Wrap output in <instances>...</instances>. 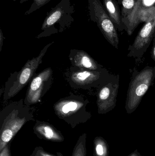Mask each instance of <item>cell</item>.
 <instances>
[{"label": "cell", "mask_w": 155, "mask_h": 156, "mask_svg": "<svg viewBox=\"0 0 155 156\" xmlns=\"http://www.w3.org/2000/svg\"><path fill=\"white\" fill-rule=\"evenodd\" d=\"M63 12V10L61 7H56L52 10L45 19L42 26V30L48 28L56 23L61 19Z\"/></svg>", "instance_id": "13"}, {"label": "cell", "mask_w": 155, "mask_h": 156, "mask_svg": "<svg viewBox=\"0 0 155 156\" xmlns=\"http://www.w3.org/2000/svg\"><path fill=\"white\" fill-rule=\"evenodd\" d=\"M89 3L91 18L97 23L107 42L115 48L118 49L119 39L116 28L100 0H89Z\"/></svg>", "instance_id": "6"}, {"label": "cell", "mask_w": 155, "mask_h": 156, "mask_svg": "<svg viewBox=\"0 0 155 156\" xmlns=\"http://www.w3.org/2000/svg\"><path fill=\"white\" fill-rule=\"evenodd\" d=\"M86 134H83L78 138L72 156H86Z\"/></svg>", "instance_id": "14"}, {"label": "cell", "mask_w": 155, "mask_h": 156, "mask_svg": "<svg viewBox=\"0 0 155 156\" xmlns=\"http://www.w3.org/2000/svg\"><path fill=\"white\" fill-rule=\"evenodd\" d=\"M30 156H63L60 153H56V155L48 153L42 147H37L35 148Z\"/></svg>", "instance_id": "16"}, {"label": "cell", "mask_w": 155, "mask_h": 156, "mask_svg": "<svg viewBox=\"0 0 155 156\" xmlns=\"http://www.w3.org/2000/svg\"><path fill=\"white\" fill-rule=\"evenodd\" d=\"M137 0H123L122 4V21L129 14L134 7Z\"/></svg>", "instance_id": "15"}, {"label": "cell", "mask_w": 155, "mask_h": 156, "mask_svg": "<svg viewBox=\"0 0 155 156\" xmlns=\"http://www.w3.org/2000/svg\"><path fill=\"white\" fill-rule=\"evenodd\" d=\"M151 56H152L153 60L155 62V32L153 40V47H152V51H151Z\"/></svg>", "instance_id": "20"}, {"label": "cell", "mask_w": 155, "mask_h": 156, "mask_svg": "<svg viewBox=\"0 0 155 156\" xmlns=\"http://www.w3.org/2000/svg\"><path fill=\"white\" fill-rule=\"evenodd\" d=\"M10 145L11 142L7 144L2 150L0 151V156H11Z\"/></svg>", "instance_id": "18"}, {"label": "cell", "mask_w": 155, "mask_h": 156, "mask_svg": "<svg viewBox=\"0 0 155 156\" xmlns=\"http://www.w3.org/2000/svg\"><path fill=\"white\" fill-rule=\"evenodd\" d=\"M0 31H1V36H0V39H1V48H0V49H1V50L0 51H1V50H2V46L3 44V42L4 40V37L2 33V30H0Z\"/></svg>", "instance_id": "22"}, {"label": "cell", "mask_w": 155, "mask_h": 156, "mask_svg": "<svg viewBox=\"0 0 155 156\" xmlns=\"http://www.w3.org/2000/svg\"><path fill=\"white\" fill-rule=\"evenodd\" d=\"M52 82V70L48 68L38 74L32 80L28 87L24 104L29 106L41 101Z\"/></svg>", "instance_id": "9"}, {"label": "cell", "mask_w": 155, "mask_h": 156, "mask_svg": "<svg viewBox=\"0 0 155 156\" xmlns=\"http://www.w3.org/2000/svg\"><path fill=\"white\" fill-rule=\"evenodd\" d=\"M155 32V7H150L146 24L139 31L133 43L128 48L127 56L136 59L142 58L153 40Z\"/></svg>", "instance_id": "7"}, {"label": "cell", "mask_w": 155, "mask_h": 156, "mask_svg": "<svg viewBox=\"0 0 155 156\" xmlns=\"http://www.w3.org/2000/svg\"><path fill=\"white\" fill-rule=\"evenodd\" d=\"M155 79V66H146L133 74L127 90L125 108L127 113L133 112L139 106L144 95L153 85Z\"/></svg>", "instance_id": "3"}, {"label": "cell", "mask_w": 155, "mask_h": 156, "mask_svg": "<svg viewBox=\"0 0 155 156\" xmlns=\"http://www.w3.org/2000/svg\"><path fill=\"white\" fill-rule=\"evenodd\" d=\"M33 132L39 139L56 143H61L65 140L60 131L46 122L36 121L33 127Z\"/></svg>", "instance_id": "11"}, {"label": "cell", "mask_w": 155, "mask_h": 156, "mask_svg": "<svg viewBox=\"0 0 155 156\" xmlns=\"http://www.w3.org/2000/svg\"><path fill=\"white\" fill-rule=\"evenodd\" d=\"M143 3L147 6H150L155 2V0H143Z\"/></svg>", "instance_id": "21"}, {"label": "cell", "mask_w": 155, "mask_h": 156, "mask_svg": "<svg viewBox=\"0 0 155 156\" xmlns=\"http://www.w3.org/2000/svg\"><path fill=\"white\" fill-rule=\"evenodd\" d=\"M26 1L27 0H21L20 3H22ZM51 0H33V5L34 6L35 9H37L42 7L43 5L49 2Z\"/></svg>", "instance_id": "17"}, {"label": "cell", "mask_w": 155, "mask_h": 156, "mask_svg": "<svg viewBox=\"0 0 155 156\" xmlns=\"http://www.w3.org/2000/svg\"><path fill=\"white\" fill-rule=\"evenodd\" d=\"M69 58L73 67L93 71H100L105 69L85 51L72 50Z\"/></svg>", "instance_id": "10"}, {"label": "cell", "mask_w": 155, "mask_h": 156, "mask_svg": "<svg viewBox=\"0 0 155 156\" xmlns=\"http://www.w3.org/2000/svg\"><path fill=\"white\" fill-rule=\"evenodd\" d=\"M52 43L46 45L41 51L38 56L28 60L20 72H15L12 75L6 83L3 99L5 101L12 98L18 93L29 82L34 75L39 65L42 63V58Z\"/></svg>", "instance_id": "4"}, {"label": "cell", "mask_w": 155, "mask_h": 156, "mask_svg": "<svg viewBox=\"0 0 155 156\" xmlns=\"http://www.w3.org/2000/svg\"><path fill=\"white\" fill-rule=\"evenodd\" d=\"M88 103V100L73 94L56 103L54 109L60 119L74 128L80 124L85 123L91 117L90 113L86 110Z\"/></svg>", "instance_id": "2"}, {"label": "cell", "mask_w": 155, "mask_h": 156, "mask_svg": "<svg viewBox=\"0 0 155 156\" xmlns=\"http://www.w3.org/2000/svg\"><path fill=\"white\" fill-rule=\"evenodd\" d=\"M96 153L97 156H102L104 154V148L101 144H96L95 147Z\"/></svg>", "instance_id": "19"}, {"label": "cell", "mask_w": 155, "mask_h": 156, "mask_svg": "<svg viewBox=\"0 0 155 156\" xmlns=\"http://www.w3.org/2000/svg\"><path fill=\"white\" fill-rule=\"evenodd\" d=\"M104 5L107 14L113 23L116 30L122 32L125 27L122 21L118 4L116 0H103Z\"/></svg>", "instance_id": "12"}, {"label": "cell", "mask_w": 155, "mask_h": 156, "mask_svg": "<svg viewBox=\"0 0 155 156\" xmlns=\"http://www.w3.org/2000/svg\"><path fill=\"white\" fill-rule=\"evenodd\" d=\"M67 75L68 82L72 87L88 89L98 88L106 82L111 74L105 68L100 71H93L73 67Z\"/></svg>", "instance_id": "5"}, {"label": "cell", "mask_w": 155, "mask_h": 156, "mask_svg": "<svg viewBox=\"0 0 155 156\" xmlns=\"http://www.w3.org/2000/svg\"><path fill=\"white\" fill-rule=\"evenodd\" d=\"M119 75H112L105 83L98 88L97 103L99 114L106 113L116 106L119 87Z\"/></svg>", "instance_id": "8"}, {"label": "cell", "mask_w": 155, "mask_h": 156, "mask_svg": "<svg viewBox=\"0 0 155 156\" xmlns=\"http://www.w3.org/2000/svg\"><path fill=\"white\" fill-rule=\"evenodd\" d=\"M29 106L22 99L5 107L0 113V151L9 143L27 122L33 120Z\"/></svg>", "instance_id": "1"}]
</instances>
